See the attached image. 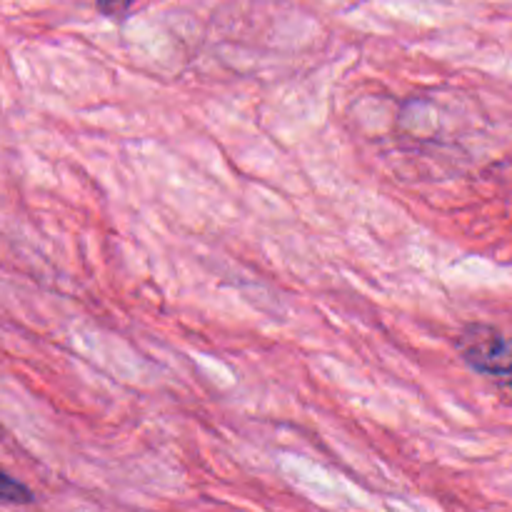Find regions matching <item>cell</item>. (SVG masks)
Here are the masks:
<instances>
[{
	"instance_id": "7a4b0ae2",
	"label": "cell",
	"mask_w": 512,
	"mask_h": 512,
	"mask_svg": "<svg viewBox=\"0 0 512 512\" xmlns=\"http://www.w3.org/2000/svg\"><path fill=\"white\" fill-rule=\"evenodd\" d=\"M35 495L33 490L10 473L0 468V505H28L33 503Z\"/></svg>"
},
{
	"instance_id": "3957f363",
	"label": "cell",
	"mask_w": 512,
	"mask_h": 512,
	"mask_svg": "<svg viewBox=\"0 0 512 512\" xmlns=\"http://www.w3.org/2000/svg\"><path fill=\"white\" fill-rule=\"evenodd\" d=\"M138 5V0H95V8L103 18L115 20V23H123L128 20V15L133 13V8Z\"/></svg>"
},
{
	"instance_id": "6da1fadb",
	"label": "cell",
	"mask_w": 512,
	"mask_h": 512,
	"mask_svg": "<svg viewBox=\"0 0 512 512\" xmlns=\"http://www.w3.org/2000/svg\"><path fill=\"white\" fill-rule=\"evenodd\" d=\"M453 348L473 373L483 375V378L493 380L500 388L508 390L510 343L503 330L490 323H470L455 335Z\"/></svg>"
}]
</instances>
